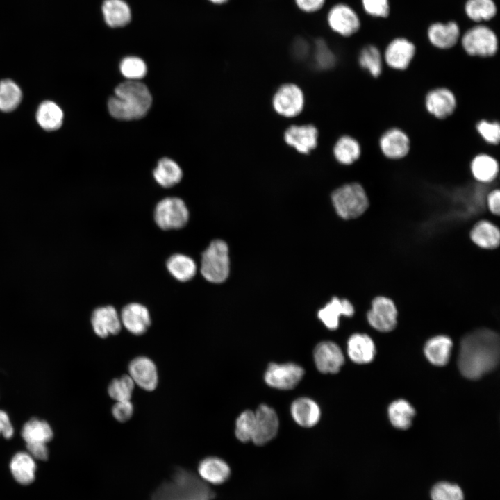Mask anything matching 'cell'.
<instances>
[{"instance_id":"6da1fadb","label":"cell","mask_w":500,"mask_h":500,"mask_svg":"<svg viewBox=\"0 0 500 500\" xmlns=\"http://www.w3.org/2000/svg\"><path fill=\"white\" fill-rule=\"evenodd\" d=\"M499 355V335L488 328L475 330L461 340L458 368L465 377L478 379L498 365Z\"/></svg>"},{"instance_id":"7a4b0ae2","label":"cell","mask_w":500,"mask_h":500,"mask_svg":"<svg viewBox=\"0 0 500 500\" xmlns=\"http://www.w3.org/2000/svg\"><path fill=\"white\" fill-rule=\"evenodd\" d=\"M152 97L148 88L138 81L119 84L108 102L110 114L120 120L138 119L149 111Z\"/></svg>"},{"instance_id":"3957f363","label":"cell","mask_w":500,"mask_h":500,"mask_svg":"<svg viewBox=\"0 0 500 500\" xmlns=\"http://www.w3.org/2000/svg\"><path fill=\"white\" fill-rule=\"evenodd\" d=\"M215 493L192 472L175 469L171 478L152 494L151 500H211Z\"/></svg>"},{"instance_id":"277c9868","label":"cell","mask_w":500,"mask_h":500,"mask_svg":"<svg viewBox=\"0 0 500 500\" xmlns=\"http://www.w3.org/2000/svg\"><path fill=\"white\" fill-rule=\"evenodd\" d=\"M331 200L338 215L345 220L358 219L369 206L367 190L358 182L338 188L333 192Z\"/></svg>"},{"instance_id":"5b68a950","label":"cell","mask_w":500,"mask_h":500,"mask_svg":"<svg viewBox=\"0 0 500 500\" xmlns=\"http://www.w3.org/2000/svg\"><path fill=\"white\" fill-rule=\"evenodd\" d=\"M230 260L228 247L222 240H212L201 254L200 272L205 280L222 283L228 277Z\"/></svg>"},{"instance_id":"8992f818","label":"cell","mask_w":500,"mask_h":500,"mask_svg":"<svg viewBox=\"0 0 500 500\" xmlns=\"http://www.w3.org/2000/svg\"><path fill=\"white\" fill-rule=\"evenodd\" d=\"M461 46L469 56L490 58L497 53L499 40L496 33L484 24H476L460 36Z\"/></svg>"},{"instance_id":"52a82bcc","label":"cell","mask_w":500,"mask_h":500,"mask_svg":"<svg viewBox=\"0 0 500 500\" xmlns=\"http://www.w3.org/2000/svg\"><path fill=\"white\" fill-rule=\"evenodd\" d=\"M153 217L156 226L162 231L180 230L188 224L190 211L182 199L168 197L156 203Z\"/></svg>"},{"instance_id":"ba28073f","label":"cell","mask_w":500,"mask_h":500,"mask_svg":"<svg viewBox=\"0 0 500 500\" xmlns=\"http://www.w3.org/2000/svg\"><path fill=\"white\" fill-rule=\"evenodd\" d=\"M398 314V308L391 298L378 295L371 301L367 312V320L376 331L390 332L397 326Z\"/></svg>"},{"instance_id":"9c48e42d","label":"cell","mask_w":500,"mask_h":500,"mask_svg":"<svg viewBox=\"0 0 500 500\" xmlns=\"http://www.w3.org/2000/svg\"><path fill=\"white\" fill-rule=\"evenodd\" d=\"M424 105L430 115L437 119L443 120L454 113L458 106V99L450 88L438 86L426 92Z\"/></svg>"},{"instance_id":"30bf717a","label":"cell","mask_w":500,"mask_h":500,"mask_svg":"<svg viewBox=\"0 0 500 500\" xmlns=\"http://www.w3.org/2000/svg\"><path fill=\"white\" fill-rule=\"evenodd\" d=\"M378 144L383 156L391 160H399L406 158L411 149V140L408 134L397 126L385 130L380 135Z\"/></svg>"},{"instance_id":"8fae6325","label":"cell","mask_w":500,"mask_h":500,"mask_svg":"<svg viewBox=\"0 0 500 500\" xmlns=\"http://www.w3.org/2000/svg\"><path fill=\"white\" fill-rule=\"evenodd\" d=\"M416 46L404 37L392 39L383 53L384 63L395 71H405L411 65L415 54Z\"/></svg>"},{"instance_id":"7c38bea8","label":"cell","mask_w":500,"mask_h":500,"mask_svg":"<svg viewBox=\"0 0 500 500\" xmlns=\"http://www.w3.org/2000/svg\"><path fill=\"white\" fill-rule=\"evenodd\" d=\"M275 111L285 117H294L300 114L304 106V96L301 89L295 84L282 85L272 99Z\"/></svg>"},{"instance_id":"4fadbf2b","label":"cell","mask_w":500,"mask_h":500,"mask_svg":"<svg viewBox=\"0 0 500 500\" xmlns=\"http://www.w3.org/2000/svg\"><path fill=\"white\" fill-rule=\"evenodd\" d=\"M303 374V369L297 364L271 363L265 372L264 378L272 388L290 390L300 382Z\"/></svg>"},{"instance_id":"5bb4252c","label":"cell","mask_w":500,"mask_h":500,"mask_svg":"<svg viewBox=\"0 0 500 500\" xmlns=\"http://www.w3.org/2000/svg\"><path fill=\"white\" fill-rule=\"evenodd\" d=\"M327 22L335 33L349 37L356 33L360 28V19L356 12L349 5H334L327 15Z\"/></svg>"},{"instance_id":"9a60e30c","label":"cell","mask_w":500,"mask_h":500,"mask_svg":"<svg viewBox=\"0 0 500 500\" xmlns=\"http://www.w3.org/2000/svg\"><path fill=\"white\" fill-rule=\"evenodd\" d=\"M278 425L275 410L261 404L255 412V428L251 441L256 445L265 444L276 435Z\"/></svg>"},{"instance_id":"2e32d148","label":"cell","mask_w":500,"mask_h":500,"mask_svg":"<svg viewBox=\"0 0 500 500\" xmlns=\"http://www.w3.org/2000/svg\"><path fill=\"white\" fill-rule=\"evenodd\" d=\"M317 369L324 374H335L340 371L344 362L341 349L335 343L324 341L317 344L313 352Z\"/></svg>"},{"instance_id":"e0dca14e","label":"cell","mask_w":500,"mask_h":500,"mask_svg":"<svg viewBox=\"0 0 500 500\" xmlns=\"http://www.w3.org/2000/svg\"><path fill=\"white\" fill-rule=\"evenodd\" d=\"M122 325L131 333L140 335L146 333L151 324L149 309L138 302L125 305L120 312Z\"/></svg>"},{"instance_id":"ac0fdd59","label":"cell","mask_w":500,"mask_h":500,"mask_svg":"<svg viewBox=\"0 0 500 500\" xmlns=\"http://www.w3.org/2000/svg\"><path fill=\"white\" fill-rule=\"evenodd\" d=\"M469 172L473 181L481 185H493L499 174L498 160L487 153L476 154L469 164Z\"/></svg>"},{"instance_id":"d6986e66","label":"cell","mask_w":500,"mask_h":500,"mask_svg":"<svg viewBox=\"0 0 500 500\" xmlns=\"http://www.w3.org/2000/svg\"><path fill=\"white\" fill-rule=\"evenodd\" d=\"M469 238L479 249H498L500 247V225L488 219H481L471 227Z\"/></svg>"},{"instance_id":"ffe728a7","label":"cell","mask_w":500,"mask_h":500,"mask_svg":"<svg viewBox=\"0 0 500 500\" xmlns=\"http://www.w3.org/2000/svg\"><path fill=\"white\" fill-rule=\"evenodd\" d=\"M91 324L95 334L102 338L117 335L122 329L119 315L111 305L96 308L91 315Z\"/></svg>"},{"instance_id":"44dd1931","label":"cell","mask_w":500,"mask_h":500,"mask_svg":"<svg viewBox=\"0 0 500 500\" xmlns=\"http://www.w3.org/2000/svg\"><path fill=\"white\" fill-rule=\"evenodd\" d=\"M458 24L455 21L431 24L427 29L429 43L436 49L447 50L455 47L460 39Z\"/></svg>"},{"instance_id":"7402d4cb","label":"cell","mask_w":500,"mask_h":500,"mask_svg":"<svg viewBox=\"0 0 500 500\" xmlns=\"http://www.w3.org/2000/svg\"><path fill=\"white\" fill-rule=\"evenodd\" d=\"M128 369L130 377L140 388L147 391L156 388L158 383L157 367L149 358H135L130 362Z\"/></svg>"},{"instance_id":"603a6c76","label":"cell","mask_w":500,"mask_h":500,"mask_svg":"<svg viewBox=\"0 0 500 500\" xmlns=\"http://www.w3.org/2000/svg\"><path fill=\"white\" fill-rule=\"evenodd\" d=\"M318 131L312 124L292 125L285 131V142L298 152L309 153L317 144Z\"/></svg>"},{"instance_id":"cb8c5ba5","label":"cell","mask_w":500,"mask_h":500,"mask_svg":"<svg viewBox=\"0 0 500 500\" xmlns=\"http://www.w3.org/2000/svg\"><path fill=\"white\" fill-rule=\"evenodd\" d=\"M354 312V306L349 299L333 297L319 310L318 317L328 329L335 330L339 326L340 316L352 317Z\"/></svg>"},{"instance_id":"d4e9b609","label":"cell","mask_w":500,"mask_h":500,"mask_svg":"<svg viewBox=\"0 0 500 500\" xmlns=\"http://www.w3.org/2000/svg\"><path fill=\"white\" fill-rule=\"evenodd\" d=\"M198 472L206 483L219 485L226 482L230 475L231 469L222 459L210 456L201 460L198 465Z\"/></svg>"},{"instance_id":"484cf974","label":"cell","mask_w":500,"mask_h":500,"mask_svg":"<svg viewBox=\"0 0 500 500\" xmlns=\"http://www.w3.org/2000/svg\"><path fill=\"white\" fill-rule=\"evenodd\" d=\"M165 267L169 274L177 281L188 283L197 274V265L190 256L176 253L165 261Z\"/></svg>"},{"instance_id":"4316f807","label":"cell","mask_w":500,"mask_h":500,"mask_svg":"<svg viewBox=\"0 0 500 500\" xmlns=\"http://www.w3.org/2000/svg\"><path fill=\"white\" fill-rule=\"evenodd\" d=\"M347 353L350 359L356 363H368L373 360L375 356L374 343L367 334H353L347 342Z\"/></svg>"},{"instance_id":"83f0119b","label":"cell","mask_w":500,"mask_h":500,"mask_svg":"<svg viewBox=\"0 0 500 500\" xmlns=\"http://www.w3.org/2000/svg\"><path fill=\"white\" fill-rule=\"evenodd\" d=\"M290 412L295 422L306 428L317 424L321 415L317 403L306 397L294 400L291 405Z\"/></svg>"},{"instance_id":"f1b7e54d","label":"cell","mask_w":500,"mask_h":500,"mask_svg":"<svg viewBox=\"0 0 500 500\" xmlns=\"http://www.w3.org/2000/svg\"><path fill=\"white\" fill-rule=\"evenodd\" d=\"M452 346L453 343L450 338L446 335H437L426 343L424 353L433 365L444 366L449 362Z\"/></svg>"},{"instance_id":"f546056e","label":"cell","mask_w":500,"mask_h":500,"mask_svg":"<svg viewBox=\"0 0 500 500\" xmlns=\"http://www.w3.org/2000/svg\"><path fill=\"white\" fill-rule=\"evenodd\" d=\"M102 12L106 23L112 28L124 26L131 19V9L124 0H105Z\"/></svg>"},{"instance_id":"4dcf8cb0","label":"cell","mask_w":500,"mask_h":500,"mask_svg":"<svg viewBox=\"0 0 500 500\" xmlns=\"http://www.w3.org/2000/svg\"><path fill=\"white\" fill-rule=\"evenodd\" d=\"M335 160L344 165H350L356 162L362 153L360 142L355 138L344 135L340 137L333 147Z\"/></svg>"},{"instance_id":"1f68e13d","label":"cell","mask_w":500,"mask_h":500,"mask_svg":"<svg viewBox=\"0 0 500 500\" xmlns=\"http://www.w3.org/2000/svg\"><path fill=\"white\" fill-rule=\"evenodd\" d=\"M10 468L14 478L22 485L31 484L35 479L36 464L28 453H17L10 461Z\"/></svg>"},{"instance_id":"d6a6232c","label":"cell","mask_w":500,"mask_h":500,"mask_svg":"<svg viewBox=\"0 0 500 500\" xmlns=\"http://www.w3.org/2000/svg\"><path fill=\"white\" fill-rule=\"evenodd\" d=\"M179 165L168 158L160 159L153 172L156 183L164 188H170L178 184L183 178Z\"/></svg>"},{"instance_id":"836d02e7","label":"cell","mask_w":500,"mask_h":500,"mask_svg":"<svg viewBox=\"0 0 500 500\" xmlns=\"http://www.w3.org/2000/svg\"><path fill=\"white\" fill-rule=\"evenodd\" d=\"M358 62L360 67L372 78H377L383 73V54L374 44H367L362 48L358 54Z\"/></svg>"},{"instance_id":"e575fe53","label":"cell","mask_w":500,"mask_h":500,"mask_svg":"<svg viewBox=\"0 0 500 500\" xmlns=\"http://www.w3.org/2000/svg\"><path fill=\"white\" fill-rule=\"evenodd\" d=\"M21 434L26 444H46L53 438V432L46 421L32 418L24 424Z\"/></svg>"},{"instance_id":"d590c367","label":"cell","mask_w":500,"mask_h":500,"mask_svg":"<svg viewBox=\"0 0 500 500\" xmlns=\"http://www.w3.org/2000/svg\"><path fill=\"white\" fill-rule=\"evenodd\" d=\"M36 119L39 125L44 130L55 131L62 124L63 112L54 102L45 101L39 106Z\"/></svg>"},{"instance_id":"8d00e7d4","label":"cell","mask_w":500,"mask_h":500,"mask_svg":"<svg viewBox=\"0 0 500 500\" xmlns=\"http://www.w3.org/2000/svg\"><path fill=\"white\" fill-rule=\"evenodd\" d=\"M464 11L470 20L481 23L493 19L497 13V7L494 0H467Z\"/></svg>"},{"instance_id":"74e56055","label":"cell","mask_w":500,"mask_h":500,"mask_svg":"<svg viewBox=\"0 0 500 500\" xmlns=\"http://www.w3.org/2000/svg\"><path fill=\"white\" fill-rule=\"evenodd\" d=\"M392 424L399 429H407L412 424L415 410L406 400L399 399L392 402L388 408Z\"/></svg>"},{"instance_id":"f35d334b","label":"cell","mask_w":500,"mask_h":500,"mask_svg":"<svg viewBox=\"0 0 500 500\" xmlns=\"http://www.w3.org/2000/svg\"><path fill=\"white\" fill-rule=\"evenodd\" d=\"M22 93L19 87L12 80L0 81V110L10 112L15 110L22 101Z\"/></svg>"},{"instance_id":"ab89813d","label":"cell","mask_w":500,"mask_h":500,"mask_svg":"<svg viewBox=\"0 0 500 500\" xmlns=\"http://www.w3.org/2000/svg\"><path fill=\"white\" fill-rule=\"evenodd\" d=\"M135 383L129 375L113 379L108 385L109 396L116 401H130Z\"/></svg>"},{"instance_id":"60d3db41","label":"cell","mask_w":500,"mask_h":500,"mask_svg":"<svg viewBox=\"0 0 500 500\" xmlns=\"http://www.w3.org/2000/svg\"><path fill=\"white\" fill-rule=\"evenodd\" d=\"M255 428V412L245 410L238 417L235 433L242 442L251 441Z\"/></svg>"},{"instance_id":"b9f144b4","label":"cell","mask_w":500,"mask_h":500,"mask_svg":"<svg viewBox=\"0 0 500 500\" xmlns=\"http://www.w3.org/2000/svg\"><path fill=\"white\" fill-rule=\"evenodd\" d=\"M122 74L128 81H138L147 74V65L140 58L128 56L124 58L119 65Z\"/></svg>"},{"instance_id":"7bdbcfd3","label":"cell","mask_w":500,"mask_h":500,"mask_svg":"<svg viewBox=\"0 0 500 500\" xmlns=\"http://www.w3.org/2000/svg\"><path fill=\"white\" fill-rule=\"evenodd\" d=\"M475 130L485 143L490 145H497L499 143L500 124L498 121L479 119L475 124Z\"/></svg>"},{"instance_id":"ee69618b","label":"cell","mask_w":500,"mask_h":500,"mask_svg":"<svg viewBox=\"0 0 500 500\" xmlns=\"http://www.w3.org/2000/svg\"><path fill=\"white\" fill-rule=\"evenodd\" d=\"M314 62L317 68L323 70L332 68L336 62L335 54L323 39L315 42Z\"/></svg>"},{"instance_id":"f6af8a7d","label":"cell","mask_w":500,"mask_h":500,"mask_svg":"<svg viewBox=\"0 0 500 500\" xmlns=\"http://www.w3.org/2000/svg\"><path fill=\"white\" fill-rule=\"evenodd\" d=\"M432 500H463V493L460 488L455 484L447 482L437 483L431 492Z\"/></svg>"},{"instance_id":"bcb514c9","label":"cell","mask_w":500,"mask_h":500,"mask_svg":"<svg viewBox=\"0 0 500 500\" xmlns=\"http://www.w3.org/2000/svg\"><path fill=\"white\" fill-rule=\"evenodd\" d=\"M365 12L371 17L386 18L390 15L389 0H361Z\"/></svg>"},{"instance_id":"7dc6e473","label":"cell","mask_w":500,"mask_h":500,"mask_svg":"<svg viewBox=\"0 0 500 500\" xmlns=\"http://www.w3.org/2000/svg\"><path fill=\"white\" fill-rule=\"evenodd\" d=\"M113 417L118 422L128 421L133 414V406L130 401H117L112 408Z\"/></svg>"},{"instance_id":"c3c4849f","label":"cell","mask_w":500,"mask_h":500,"mask_svg":"<svg viewBox=\"0 0 500 500\" xmlns=\"http://www.w3.org/2000/svg\"><path fill=\"white\" fill-rule=\"evenodd\" d=\"M485 206L488 211L494 217H500V190L495 186L487 192Z\"/></svg>"},{"instance_id":"681fc988","label":"cell","mask_w":500,"mask_h":500,"mask_svg":"<svg viewBox=\"0 0 500 500\" xmlns=\"http://www.w3.org/2000/svg\"><path fill=\"white\" fill-rule=\"evenodd\" d=\"M26 448L28 453L38 460H45L48 458L49 451L46 444L44 443H33L26 444Z\"/></svg>"},{"instance_id":"f907efd6","label":"cell","mask_w":500,"mask_h":500,"mask_svg":"<svg viewBox=\"0 0 500 500\" xmlns=\"http://www.w3.org/2000/svg\"><path fill=\"white\" fill-rule=\"evenodd\" d=\"M326 0H294L297 6L305 12H315L319 10Z\"/></svg>"},{"instance_id":"816d5d0a","label":"cell","mask_w":500,"mask_h":500,"mask_svg":"<svg viewBox=\"0 0 500 500\" xmlns=\"http://www.w3.org/2000/svg\"><path fill=\"white\" fill-rule=\"evenodd\" d=\"M14 434V428L11 424L8 415L0 410V435L10 439Z\"/></svg>"},{"instance_id":"f5cc1de1","label":"cell","mask_w":500,"mask_h":500,"mask_svg":"<svg viewBox=\"0 0 500 500\" xmlns=\"http://www.w3.org/2000/svg\"><path fill=\"white\" fill-rule=\"evenodd\" d=\"M293 55L298 59L306 58L309 51V46L307 42L299 38L294 41L292 47Z\"/></svg>"},{"instance_id":"db71d44e","label":"cell","mask_w":500,"mask_h":500,"mask_svg":"<svg viewBox=\"0 0 500 500\" xmlns=\"http://www.w3.org/2000/svg\"><path fill=\"white\" fill-rule=\"evenodd\" d=\"M209 1L215 4H223V3H226L229 0H209Z\"/></svg>"}]
</instances>
